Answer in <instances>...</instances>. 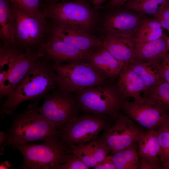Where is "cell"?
Wrapping results in <instances>:
<instances>
[{"label": "cell", "instance_id": "obj_3", "mask_svg": "<svg viewBox=\"0 0 169 169\" xmlns=\"http://www.w3.org/2000/svg\"><path fill=\"white\" fill-rule=\"evenodd\" d=\"M60 131L36 110V104L14 116L12 124L6 132L5 145L13 146L59 136Z\"/></svg>", "mask_w": 169, "mask_h": 169}, {"label": "cell", "instance_id": "obj_25", "mask_svg": "<svg viewBox=\"0 0 169 169\" xmlns=\"http://www.w3.org/2000/svg\"><path fill=\"white\" fill-rule=\"evenodd\" d=\"M135 143L111 156L116 169H138L140 161Z\"/></svg>", "mask_w": 169, "mask_h": 169}, {"label": "cell", "instance_id": "obj_16", "mask_svg": "<svg viewBox=\"0 0 169 169\" xmlns=\"http://www.w3.org/2000/svg\"><path fill=\"white\" fill-rule=\"evenodd\" d=\"M103 46L116 59L126 65L134 60V36L126 35L107 36L102 39Z\"/></svg>", "mask_w": 169, "mask_h": 169}, {"label": "cell", "instance_id": "obj_7", "mask_svg": "<svg viewBox=\"0 0 169 169\" xmlns=\"http://www.w3.org/2000/svg\"><path fill=\"white\" fill-rule=\"evenodd\" d=\"M76 92L80 109L96 115H105L115 120L125 100L115 85L106 83L88 88Z\"/></svg>", "mask_w": 169, "mask_h": 169}, {"label": "cell", "instance_id": "obj_44", "mask_svg": "<svg viewBox=\"0 0 169 169\" xmlns=\"http://www.w3.org/2000/svg\"><path fill=\"white\" fill-rule=\"evenodd\" d=\"M167 51L169 52V37L168 38L167 41Z\"/></svg>", "mask_w": 169, "mask_h": 169}, {"label": "cell", "instance_id": "obj_24", "mask_svg": "<svg viewBox=\"0 0 169 169\" xmlns=\"http://www.w3.org/2000/svg\"><path fill=\"white\" fill-rule=\"evenodd\" d=\"M169 0H130L123 6L138 13L155 17L166 6Z\"/></svg>", "mask_w": 169, "mask_h": 169}, {"label": "cell", "instance_id": "obj_17", "mask_svg": "<svg viewBox=\"0 0 169 169\" xmlns=\"http://www.w3.org/2000/svg\"><path fill=\"white\" fill-rule=\"evenodd\" d=\"M118 77L115 86L123 99L132 97L138 99L141 97V93L146 90L144 84L128 64L124 66Z\"/></svg>", "mask_w": 169, "mask_h": 169}, {"label": "cell", "instance_id": "obj_31", "mask_svg": "<svg viewBox=\"0 0 169 169\" xmlns=\"http://www.w3.org/2000/svg\"><path fill=\"white\" fill-rule=\"evenodd\" d=\"M81 160L75 154H72L66 161L58 169H88Z\"/></svg>", "mask_w": 169, "mask_h": 169}, {"label": "cell", "instance_id": "obj_20", "mask_svg": "<svg viewBox=\"0 0 169 169\" xmlns=\"http://www.w3.org/2000/svg\"><path fill=\"white\" fill-rule=\"evenodd\" d=\"M168 38L164 34L161 38L154 41L141 44L135 43L134 59L141 61L162 59L164 53L167 51Z\"/></svg>", "mask_w": 169, "mask_h": 169}, {"label": "cell", "instance_id": "obj_18", "mask_svg": "<svg viewBox=\"0 0 169 169\" xmlns=\"http://www.w3.org/2000/svg\"><path fill=\"white\" fill-rule=\"evenodd\" d=\"M88 60L107 78L118 77L124 64L116 59L102 46L93 51Z\"/></svg>", "mask_w": 169, "mask_h": 169}, {"label": "cell", "instance_id": "obj_38", "mask_svg": "<svg viewBox=\"0 0 169 169\" xmlns=\"http://www.w3.org/2000/svg\"><path fill=\"white\" fill-rule=\"evenodd\" d=\"M107 0H90L92 3L94 8L96 10L100 9L101 7L103 5V3Z\"/></svg>", "mask_w": 169, "mask_h": 169}, {"label": "cell", "instance_id": "obj_21", "mask_svg": "<svg viewBox=\"0 0 169 169\" xmlns=\"http://www.w3.org/2000/svg\"><path fill=\"white\" fill-rule=\"evenodd\" d=\"M158 135L157 130L151 129L148 130L138 142V155L140 160L161 165L160 159L158 158L160 146Z\"/></svg>", "mask_w": 169, "mask_h": 169}, {"label": "cell", "instance_id": "obj_12", "mask_svg": "<svg viewBox=\"0 0 169 169\" xmlns=\"http://www.w3.org/2000/svg\"><path fill=\"white\" fill-rule=\"evenodd\" d=\"M142 20L138 14L126 9L108 13L99 23L103 38L115 35L134 36Z\"/></svg>", "mask_w": 169, "mask_h": 169}, {"label": "cell", "instance_id": "obj_33", "mask_svg": "<svg viewBox=\"0 0 169 169\" xmlns=\"http://www.w3.org/2000/svg\"><path fill=\"white\" fill-rule=\"evenodd\" d=\"M155 18L162 28L166 29L169 32V9L166 5L159 12Z\"/></svg>", "mask_w": 169, "mask_h": 169}, {"label": "cell", "instance_id": "obj_22", "mask_svg": "<svg viewBox=\"0 0 169 169\" xmlns=\"http://www.w3.org/2000/svg\"><path fill=\"white\" fill-rule=\"evenodd\" d=\"M0 38L2 44L16 46L14 23L9 0H0Z\"/></svg>", "mask_w": 169, "mask_h": 169}, {"label": "cell", "instance_id": "obj_34", "mask_svg": "<svg viewBox=\"0 0 169 169\" xmlns=\"http://www.w3.org/2000/svg\"><path fill=\"white\" fill-rule=\"evenodd\" d=\"M161 74L163 81L169 83V52H166L161 63Z\"/></svg>", "mask_w": 169, "mask_h": 169}, {"label": "cell", "instance_id": "obj_43", "mask_svg": "<svg viewBox=\"0 0 169 169\" xmlns=\"http://www.w3.org/2000/svg\"><path fill=\"white\" fill-rule=\"evenodd\" d=\"M47 3H57L60 1L61 2L66 1V0H45Z\"/></svg>", "mask_w": 169, "mask_h": 169}, {"label": "cell", "instance_id": "obj_9", "mask_svg": "<svg viewBox=\"0 0 169 169\" xmlns=\"http://www.w3.org/2000/svg\"><path fill=\"white\" fill-rule=\"evenodd\" d=\"M112 120L105 115L84 114L69 122L60 131L59 137L69 146L85 144L96 140L112 125Z\"/></svg>", "mask_w": 169, "mask_h": 169}, {"label": "cell", "instance_id": "obj_32", "mask_svg": "<svg viewBox=\"0 0 169 169\" xmlns=\"http://www.w3.org/2000/svg\"><path fill=\"white\" fill-rule=\"evenodd\" d=\"M11 4L30 11L40 10L42 5L40 0H9Z\"/></svg>", "mask_w": 169, "mask_h": 169}, {"label": "cell", "instance_id": "obj_41", "mask_svg": "<svg viewBox=\"0 0 169 169\" xmlns=\"http://www.w3.org/2000/svg\"><path fill=\"white\" fill-rule=\"evenodd\" d=\"M9 168H11V165L6 161L2 163L0 165V169H9Z\"/></svg>", "mask_w": 169, "mask_h": 169}, {"label": "cell", "instance_id": "obj_14", "mask_svg": "<svg viewBox=\"0 0 169 169\" xmlns=\"http://www.w3.org/2000/svg\"><path fill=\"white\" fill-rule=\"evenodd\" d=\"M43 54L30 49H23L7 76L0 84V97H7L14 90L35 61Z\"/></svg>", "mask_w": 169, "mask_h": 169}, {"label": "cell", "instance_id": "obj_36", "mask_svg": "<svg viewBox=\"0 0 169 169\" xmlns=\"http://www.w3.org/2000/svg\"><path fill=\"white\" fill-rule=\"evenodd\" d=\"M130 0H110L105 4L102 5L100 9H110L119 8L123 6Z\"/></svg>", "mask_w": 169, "mask_h": 169}, {"label": "cell", "instance_id": "obj_4", "mask_svg": "<svg viewBox=\"0 0 169 169\" xmlns=\"http://www.w3.org/2000/svg\"><path fill=\"white\" fill-rule=\"evenodd\" d=\"M21 153L23 169H58L72 154L69 146L55 136L38 144L27 143L12 146Z\"/></svg>", "mask_w": 169, "mask_h": 169}, {"label": "cell", "instance_id": "obj_30", "mask_svg": "<svg viewBox=\"0 0 169 169\" xmlns=\"http://www.w3.org/2000/svg\"><path fill=\"white\" fill-rule=\"evenodd\" d=\"M158 131V139L160 146L159 154L161 165L169 161V134L161 128Z\"/></svg>", "mask_w": 169, "mask_h": 169}, {"label": "cell", "instance_id": "obj_10", "mask_svg": "<svg viewBox=\"0 0 169 169\" xmlns=\"http://www.w3.org/2000/svg\"><path fill=\"white\" fill-rule=\"evenodd\" d=\"M121 109L125 115L148 130H158L169 118V110L144 95L132 102L125 100Z\"/></svg>", "mask_w": 169, "mask_h": 169}, {"label": "cell", "instance_id": "obj_11", "mask_svg": "<svg viewBox=\"0 0 169 169\" xmlns=\"http://www.w3.org/2000/svg\"><path fill=\"white\" fill-rule=\"evenodd\" d=\"M114 121L97 139L104 142L113 153L138 142L146 132L126 115L120 112Z\"/></svg>", "mask_w": 169, "mask_h": 169}, {"label": "cell", "instance_id": "obj_2", "mask_svg": "<svg viewBox=\"0 0 169 169\" xmlns=\"http://www.w3.org/2000/svg\"><path fill=\"white\" fill-rule=\"evenodd\" d=\"M40 10L52 24L90 34L99 24L97 10L84 0L47 3Z\"/></svg>", "mask_w": 169, "mask_h": 169}, {"label": "cell", "instance_id": "obj_5", "mask_svg": "<svg viewBox=\"0 0 169 169\" xmlns=\"http://www.w3.org/2000/svg\"><path fill=\"white\" fill-rule=\"evenodd\" d=\"M10 3L14 23L15 46L38 50L50 34V25L41 10L30 11ZM35 51V50H34Z\"/></svg>", "mask_w": 169, "mask_h": 169}, {"label": "cell", "instance_id": "obj_19", "mask_svg": "<svg viewBox=\"0 0 169 169\" xmlns=\"http://www.w3.org/2000/svg\"><path fill=\"white\" fill-rule=\"evenodd\" d=\"M162 60L141 61L134 59L128 65L141 79L146 90L163 81L161 70Z\"/></svg>", "mask_w": 169, "mask_h": 169}, {"label": "cell", "instance_id": "obj_6", "mask_svg": "<svg viewBox=\"0 0 169 169\" xmlns=\"http://www.w3.org/2000/svg\"><path fill=\"white\" fill-rule=\"evenodd\" d=\"M57 76L58 87L72 93L105 84L107 78L87 59L73 61L66 64L52 62Z\"/></svg>", "mask_w": 169, "mask_h": 169}, {"label": "cell", "instance_id": "obj_1", "mask_svg": "<svg viewBox=\"0 0 169 169\" xmlns=\"http://www.w3.org/2000/svg\"><path fill=\"white\" fill-rule=\"evenodd\" d=\"M57 87V76L51 62L42 57L38 59L13 92L1 103V117L4 114L13 116L22 103L36 99L39 101Z\"/></svg>", "mask_w": 169, "mask_h": 169}, {"label": "cell", "instance_id": "obj_42", "mask_svg": "<svg viewBox=\"0 0 169 169\" xmlns=\"http://www.w3.org/2000/svg\"><path fill=\"white\" fill-rule=\"evenodd\" d=\"M161 168L164 169H169V161L161 164Z\"/></svg>", "mask_w": 169, "mask_h": 169}, {"label": "cell", "instance_id": "obj_28", "mask_svg": "<svg viewBox=\"0 0 169 169\" xmlns=\"http://www.w3.org/2000/svg\"><path fill=\"white\" fill-rule=\"evenodd\" d=\"M72 152L75 154L88 167L94 168L97 164L87 143L69 146Z\"/></svg>", "mask_w": 169, "mask_h": 169}, {"label": "cell", "instance_id": "obj_35", "mask_svg": "<svg viewBox=\"0 0 169 169\" xmlns=\"http://www.w3.org/2000/svg\"><path fill=\"white\" fill-rule=\"evenodd\" d=\"M95 169H116L112 156H106L93 168Z\"/></svg>", "mask_w": 169, "mask_h": 169}, {"label": "cell", "instance_id": "obj_15", "mask_svg": "<svg viewBox=\"0 0 169 169\" xmlns=\"http://www.w3.org/2000/svg\"><path fill=\"white\" fill-rule=\"evenodd\" d=\"M50 29L49 35L82 50L92 51L103 45L102 40L94 35L52 23Z\"/></svg>", "mask_w": 169, "mask_h": 169}, {"label": "cell", "instance_id": "obj_13", "mask_svg": "<svg viewBox=\"0 0 169 169\" xmlns=\"http://www.w3.org/2000/svg\"><path fill=\"white\" fill-rule=\"evenodd\" d=\"M38 51L46 60L56 64L87 59L93 51L81 50L50 35Z\"/></svg>", "mask_w": 169, "mask_h": 169}, {"label": "cell", "instance_id": "obj_23", "mask_svg": "<svg viewBox=\"0 0 169 169\" xmlns=\"http://www.w3.org/2000/svg\"><path fill=\"white\" fill-rule=\"evenodd\" d=\"M163 34L161 24L155 18L142 19L134 36L135 43L141 44L154 41Z\"/></svg>", "mask_w": 169, "mask_h": 169}, {"label": "cell", "instance_id": "obj_40", "mask_svg": "<svg viewBox=\"0 0 169 169\" xmlns=\"http://www.w3.org/2000/svg\"><path fill=\"white\" fill-rule=\"evenodd\" d=\"M161 128L165 130L169 134V118L163 124Z\"/></svg>", "mask_w": 169, "mask_h": 169}, {"label": "cell", "instance_id": "obj_26", "mask_svg": "<svg viewBox=\"0 0 169 169\" xmlns=\"http://www.w3.org/2000/svg\"><path fill=\"white\" fill-rule=\"evenodd\" d=\"M23 49L2 44L0 47V84L7 76Z\"/></svg>", "mask_w": 169, "mask_h": 169}, {"label": "cell", "instance_id": "obj_29", "mask_svg": "<svg viewBox=\"0 0 169 169\" xmlns=\"http://www.w3.org/2000/svg\"><path fill=\"white\" fill-rule=\"evenodd\" d=\"M87 144L97 164L102 161L110 151L104 142L99 140L92 141Z\"/></svg>", "mask_w": 169, "mask_h": 169}, {"label": "cell", "instance_id": "obj_37", "mask_svg": "<svg viewBox=\"0 0 169 169\" xmlns=\"http://www.w3.org/2000/svg\"><path fill=\"white\" fill-rule=\"evenodd\" d=\"M161 168V165L143 160H140L138 168L140 169H159Z\"/></svg>", "mask_w": 169, "mask_h": 169}, {"label": "cell", "instance_id": "obj_45", "mask_svg": "<svg viewBox=\"0 0 169 169\" xmlns=\"http://www.w3.org/2000/svg\"><path fill=\"white\" fill-rule=\"evenodd\" d=\"M166 7H167L168 9H169V0L167 2L166 5Z\"/></svg>", "mask_w": 169, "mask_h": 169}, {"label": "cell", "instance_id": "obj_8", "mask_svg": "<svg viewBox=\"0 0 169 169\" xmlns=\"http://www.w3.org/2000/svg\"><path fill=\"white\" fill-rule=\"evenodd\" d=\"M44 102L36 110L60 131L71 120L79 116L80 109L75 96L58 87L44 97Z\"/></svg>", "mask_w": 169, "mask_h": 169}, {"label": "cell", "instance_id": "obj_39", "mask_svg": "<svg viewBox=\"0 0 169 169\" xmlns=\"http://www.w3.org/2000/svg\"><path fill=\"white\" fill-rule=\"evenodd\" d=\"M0 145L3 144L4 142H6L7 139V137L6 132H0Z\"/></svg>", "mask_w": 169, "mask_h": 169}, {"label": "cell", "instance_id": "obj_27", "mask_svg": "<svg viewBox=\"0 0 169 169\" xmlns=\"http://www.w3.org/2000/svg\"><path fill=\"white\" fill-rule=\"evenodd\" d=\"M143 92V95L153 100L169 110V83L163 81Z\"/></svg>", "mask_w": 169, "mask_h": 169}]
</instances>
